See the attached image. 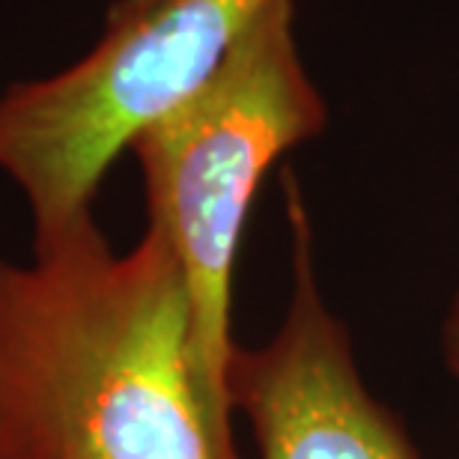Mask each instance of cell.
Masks as SVG:
<instances>
[{"label":"cell","mask_w":459,"mask_h":459,"mask_svg":"<svg viewBox=\"0 0 459 459\" xmlns=\"http://www.w3.org/2000/svg\"><path fill=\"white\" fill-rule=\"evenodd\" d=\"M0 459H242L155 230L114 254L87 218L36 242L30 265L0 260Z\"/></svg>","instance_id":"1"},{"label":"cell","mask_w":459,"mask_h":459,"mask_svg":"<svg viewBox=\"0 0 459 459\" xmlns=\"http://www.w3.org/2000/svg\"><path fill=\"white\" fill-rule=\"evenodd\" d=\"M328 108L296 42V4L274 0L212 75L132 143L150 230L177 256L195 310L206 400L233 429V272L247 215L281 155L325 128Z\"/></svg>","instance_id":"2"},{"label":"cell","mask_w":459,"mask_h":459,"mask_svg":"<svg viewBox=\"0 0 459 459\" xmlns=\"http://www.w3.org/2000/svg\"><path fill=\"white\" fill-rule=\"evenodd\" d=\"M274 0H117L87 57L0 96V170L36 242L93 218L119 152L188 99Z\"/></svg>","instance_id":"3"},{"label":"cell","mask_w":459,"mask_h":459,"mask_svg":"<svg viewBox=\"0 0 459 459\" xmlns=\"http://www.w3.org/2000/svg\"><path fill=\"white\" fill-rule=\"evenodd\" d=\"M292 290L269 343L236 349L230 406L245 411L256 459H420L406 429L358 373L349 332L319 290L296 179L283 177Z\"/></svg>","instance_id":"4"},{"label":"cell","mask_w":459,"mask_h":459,"mask_svg":"<svg viewBox=\"0 0 459 459\" xmlns=\"http://www.w3.org/2000/svg\"><path fill=\"white\" fill-rule=\"evenodd\" d=\"M442 346H445L447 370H451L456 379H459V283H456L454 299H451V307H447V316H445Z\"/></svg>","instance_id":"5"}]
</instances>
